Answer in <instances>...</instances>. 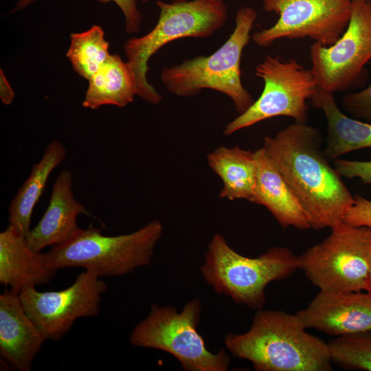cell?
I'll use <instances>...</instances> for the list:
<instances>
[{
  "label": "cell",
  "mask_w": 371,
  "mask_h": 371,
  "mask_svg": "<svg viewBox=\"0 0 371 371\" xmlns=\"http://www.w3.org/2000/svg\"><path fill=\"white\" fill-rule=\"evenodd\" d=\"M37 0H18L12 12L21 10ZM102 3L113 1L121 9L125 20V31L127 34L139 32L142 16L137 7L138 0H98Z\"/></svg>",
  "instance_id": "24"
},
{
  "label": "cell",
  "mask_w": 371,
  "mask_h": 371,
  "mask_svg": "<svg viewBox=\"0 0 371 371\" xmlns=\"http://www.w3.org/2000/svg\"><path fill=\"white\" fill-rule=\"evenodd\" d=\"M106 288L97 272L85 269L65 289L40 292L30 287L19 297L27 314L47 339L59 341L78 319L99 314Z\"/></svg>",
  "instance_id": "12"
},
{
  "label": "cell",
  "mask_w": 371,
  "mask_h": 371,
  "mask_svg": "<svg viewBox=\"0 0 371 371\" xmlns=\"http://www.w3.org/2000/svg\"><path fill=\"white\" fill-rule=\"evenodd\" d=\"M255 74L264 82L262 93L247 111L225 126L224 135L278 116L307 122L306 102L318 87L311 69H306L295 58L285 60L280 56L267 55L256 67Z\"/></svg>",
  "instance_id": "9"
},
{
  "label": "cell",
  "mask_w": 371,
  "mask_h": 371,
  "mask_svg": "<svg viewBox=\"0 0 371 371\" xmlns=\"http://www.w3.org/2000/svg\"><path fill=\"white\" fill-rule=\"evenodd\" d=\"M342 106L355 117L371 122V84L360 91L346 94L342 99Z\"/></svg>",
  "instance_id": "25"
},
{
  "label": "cell",
  "mask_w": 371,
  "mask_h": 371,
  "mask_svg": "<svg viewBox=\"0 0 371 371\" xmlns=\"http://www.w3.org/2000/svg\"><path fill=\"white\" fill-rule=\"evenodd\" d=\"M47 253L33 251L25 236L8 225L0 233V283L20 294L48 284L58 272Z\"/></svg>",
  "instance_id": "15"
},
{
  "label": "cell",
  "mask_w": 371,
  "mask_h": 371,
  "mask_svg": "<svg viewBox=\"0 0 371 371\" xmlns=\"http://www.w3.org/2000/svg\"><path fill=\"white\" fill-rule=\"evenodd\" d=\"M343 222L355 227L371 228V201L359 195L354 196V203L344 216Z\"/></svg>",
  "instance_id": "27"
},
{
  "label": "cell",
  "mask_w": 371,
  "mask_h": 371,
  "mask_svg": "<svg viewBox=\"0 0 371 371\" xmlns=\"http://www.w3.org/2000/svg\"><path fill=\"white\" fill-rule=\"evenodd\" d=\"M88 81L82 103L85 108L96 109L104 105L124 107L137 95V82L131 67L118 54H111Z\"/></svg>",
  "instance_id": "21"
},
{
  "label": "cell",
  "mask_w": 371,
  "mask_h": 371,
  "mask_svg": "<svg viewBox=\"0 0 371 371\" xmlns=\"http://www.w3.org/2000/svg\"><path fill=\"white\" fill-rule=\"evenodd\" d=\"M201 302L195 297L179 312L172 306L153 304L146 318L133 328L130 343L137 347L153 348L170 354L186 371H226L230 358L223 348L209 350L197 327Z\"/></svg>",
  "instance_id": "7"
},
{
  "label": "cell",
  "mask_w": 371,
  "mask_h": 371,
  "mask_svg": "<svg viewBox=\"0 0 371 371\" xmlns=\"http://www.w3.org/2000/svg\"><path fill=\"white\" fill-rule=\"evenodd\" d=\"M327 343L332 361L337 365L371 371V330L335 337Z\"/></svg>",
  "instance_id": "23"
},
{
  "label": "cell",
  "mask_w": 371,
  "mask_h": 371,
  "mask_svg": "<svg viewBox=\"0 0 371 371\" xmlns=\"http://www.w3.org/2000/svg\"><path fill=\"white\" fill-rule=\"evenodd\" d=\"M164 225L154 220L131 234L104 236L93 225L80 228L67 241L47 252L54 267H83L102 276H122L152 260Z\"/></svg>",
  "instance_id": "6"
},
{
  "label": "cell",
  "mask_w": 371,
  "mask_h": 371,
  "mask_svg": "<svg viewBox=\"0 0 371 371\" xmlns=\"http://www.w3.org/2000/svg\"><path fill=\"white\" fill-rule=\"evenodd\" d=\"M306 329L295 313L262 308L247 332L227 333L224 344L257 371L333 370L328 343Z\"/></svg>",
  "instance_id": "2"
},
{
  "label": "cell",
  "mask_w": 371,
  "mask_h": 371,
  "mask_svg": "<svg viewBox=\"0 0 371 371\" xmlns=\"http://www.w3.org/2000/svg\"><path fill=\"white\" fill-rule=\"evenodd\" d=\"M334 168L341 177L359 178L363 183L371 184V161H361L336 159Z\"/></svg>",
  "instance_id": "26"
},
{
  "label": "cell",
  "mask_w": 371,
  "mask_h": 371,
  "mask_svg": "<svg viewBox=\"0 0 371 371\" xmlns=\"http://www.w3.org/2000/svg\"><path fill=\"white\" fill-rule=\"evenodd\" d=\"M321 143L317 128L295 122L275 136H266L262 146L316 230L343 222L354 203V196L321 150Z\"/></svg>",
  "instance_id": "1"
},
{
  "label": "cell",
  "mask_w": 371,
  "mask_h": 371,
  "mask_svg": "<svg viewBox=\"0 0 371 371\" xmlns=\"http://www.w3.org/2000/svg\"><path fill=\"white\" fill-rule=\"evenodd\" d=\"M310 58L319 88L334 93L354 87L371 60V3L352 0L350 21L344 33L329 46L314 42Z\"/></svg>",
  "instance_id": "10"
},
{
  "label": "cell",
  "mask_w": 371,
  "mask_h": 371,
  "mask_svg": "<svg viewBox=\"0 0 371 371\" xmlns=\"http://www.w3.org/2000/svg\"><path fill=\"white\" fill-rule=\"evenodd\" d=\"M0 73V98L4 104L9 105L14 99V92L10 87L2 69H1Z\"/></svg>",
  "instance_id": "28"
},
{
  "label": "cell",
  "mask_w": 371,
  "mask_h": 371,
  "mask_svg": "<svg viewBox=\"0 0 371 371\" xmlns=\"http://www.w3.org/2000/svg\"><path fill=\"white\" fill-rule=\"evenodd\" d=\"M156 5L159 15L155 26L144 36L128 38L123 47L136 79L137 96L155 105L162 96L148 81L149 59L175 40L212 36L224 26L228 16L224 0H158Z\"/></svg>",
  "instance_id": "5"
},
{
  "label": "cell",
  "mask_w": 371,
  "mask_h": 371,
  "mask_svg": "<svg viewBox=\"0 0 371 371\" xmlns=\"http://www.w3.org/2000/svg\"><path fill=\"white\" fill-rule=\"evenodd\" d=\"M67 57L74 70L89 80L111 56L109 43L102 27L93 25L89 30L70 35Z\"/></svg>",
  "instance_id": "22"
},
{
  "label": "cell",
  "mask_w": 371,
  "mask_h": 371,
  "mask_svg": "<svg viewBox=\"0 0 371 371\" xmlns=\"http://www.w3.org/2000/svg\"><path fill=\"white\" fill-rule=\"evenodd\" d=\"M149 0H142V2H147Z\"/></svg>",
  "instance_id": "30"
},
{
  "label": "cell",
  "mask_w": 371,
  "mask_h": 371,
  "mask_svg": "<svg viewBox=\"0 0 371 371\" xmlns=\"http://www.w3.org/2000/svg\"><path fill=\"white\" fill-rule=\"evenodd\" d=\"M266 12L279 15L271 27L255 32L252 41L268 47L281 38H310L325 46L334 44L348 26L352 0H262Z\"/></svg>",
  "instance_id": "11"
},
{
  "label": "cell",
  "mask_w": 371,
  "mask_h": 371,
  "mask_svg": "<svg viewBox=\"0 0 371 371\" xmlns=\"http://www.w3.org/2000/svg\"><path fill=\"white\" fill-rule=\"evenodd\" d=\"M257 175L252 203L265 207L283 228H311L300 201L263 147L255 151Z\"/></svg>",
  "instance_id": "17"
},
{
  "label": "cell",
  "mask_w": 371,
  "mask_h": 371,
  "mask_svg": "<svg viewBox=\"0 0 371 371\" xmlns=\"http://www.w3.org/2000/svg\"><path fill=\"white\" fill-rule=\"evenodd\" d=\"M311 105L321 109L327 122V138L323 150L328 160L350 152L371 148V124L351 118L338 107L334 93L317 87Z\"/></svg>",
  "instance_id": "18"
},
{
  "label": "cell",
  "mask_w": 371,
  "mask_h": 371,
  "mask_svg": "<svg viewBox=\"0 0 371 371\" xmlns=\"http://www.w3.org/2000/svg\"><path fill=\"white\" fill-rule=\"evenodd\" d=\"M66 149L58 140L50 142L41 159L34 164L27 179L19 188L8 208L9 225L26 236L30 231L33 210L41 196L51 172L66 157Z\"/></svg>",
  "instance_id": "20"
},
{
  "label": "cell",
  "mask_w": 371,
  "mask_h": 371,
  "mask_svg": "<svg viewBox=\"0 0 371 371\" xmlns=\"http://www.w3.org/2000/svg\"><path fill=\"white\" fill-rule=\"evenodd\" d=\"M368 265H369V291L368 292L371 293V228H370V244H369V251H368Z\"/></svg>",
  "instance_id": "29"
},
{
  "label": "cell",
  "mask_w": 371,
  "mask_h": 371,
  "mask_svg": "<svg viewBox=\"0 0 371 371\" xmlns=\"http://www.w3.org/2000/svg\"><path fill=\"white\" fill-rule=\"evenodd\" d=\"M47 337L27 314L18 294L0 295V355L12 368L30 371Z\"/></svg>",
  "instance_id": "14"
},
{
  "label": "cell",
  "mask_w": 371,
  "mask_h": 371,
  "mask_svg": "<svg viewBox=\"0 0 371 371\" xmlns=\"http://www.w3.org/2000/svg\"><path fill=\"white\" fill-rule=\"evenodd\" d=\"M306 328L340 337L371 330V293L319 291L296 313Z\"/></svg>",
  "instance_id": "13"
},
{
  "label": "cell",
  "mask_w": 371,
  "mask_h": 371,
  "mask_svg": "<svg viewBox=\"0 0 371 371\" xmlns=\"http://www.w3.org/2000/svg\"><path fill=\"white\" fill-rule=\"evenodd\" d=\"M370 236L369 227L341 222L297 256L298 269L322 291H368Z\"/></svg>",
  "instance_id": "8"
},
{
  "label": "cell",
  "mask_w": 371,
  "mask_h": 371,
  "mask_svg": "<svg viewBox=\"0 0 371 371\" xmlns=\"http://www.w3.org/2000/svg\"><path fill=\"white\" fill-rule=\"evenodd\" d=\"M207 161L222 181L221 198L252 203L257 175L255 152L237 146H220L207 155Z\"/></svg>",
  "instance_id": "19"
},
{
  "label": "cell",
  "mask_w": 371,
  "mask_h": 371,
  "mask_svg": "<svg viewBox=\"0 0 371 371\" xmlns=\"http://www.w3.org/2000/svg\"><path fill=\"white\" fill-rule=\"evenodd\" d=\"M365 1L370 2L371 3V0H365Z\"/></svg>",
  "instance_id": "31"
},
{
  "label": "cell",
  "mask_w": 371,
  "mask_h": 371,
  "mask_svg": "<svg viewBox=\"0 0 371 371\" xmlns=\"http://www.w3.org/2000/svg\"><path fill=\"white\" fill-rule=\"evenodd\" d=\"M73 176L63 170L53 186L49 205L38 224L27 234L25 239L34 251H41L47 246H55L71 238L80 229L77 218L90 216L85 207L74 196Z\"/></svg>",
  "instance_id": "16"
},
{
  "label": "cell",
  "mask_w": 371,
  "mask_h": 371,
  "mask_svg": "<svg viewBox=\"0 0 371 371\" xmlns=\"http://www.w3.org/2000/svg\"><path fill=\"white\" fill-rule=\"evenodd\" d=\"M297 269V256L286 247H271L258 257L249 258L236 251L219 233L212 236L199 267L203 279L216 293L256 311L265 304L267 284L287 278Z\"/></svg>",
  "instance_id": "4"
},
{
  "label": "cell",
  "mask_w": 371,
  "mask_h": 371,
  "mask_svg": "<svg viewBox=\"0 0 371 371\" xmlns=\"http://www.w3.org/2000/svg\"><path fill=\"white\" fill-rule=\"evenodd\" d=\"M256 18L254 8H240L232 33L216 51L210 56H199L164 67L160 78L167 91L188 98L196 95L203 89H212L229 98L238 115L247 111L255 100L242 83L240 63Z\"/></svg>",
  "instance_id": "3"
}]
</instances>
